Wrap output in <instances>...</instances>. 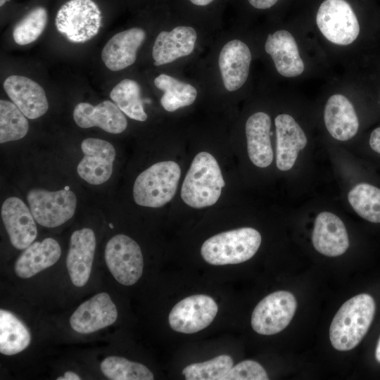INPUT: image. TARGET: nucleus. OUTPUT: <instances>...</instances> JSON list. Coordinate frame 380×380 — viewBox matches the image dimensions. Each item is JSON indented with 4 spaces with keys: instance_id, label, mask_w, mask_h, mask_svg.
<instances>
[{
    "instance_id": "aec40b11",
    "label": "nucleus",
    "mask_w": 380,
    "mask_h": 380,
    "mask_svg": "<svg viewBox=\"0 0 380 380\" xmlns=\"http://www.w3.org/2000/svg\"><path fill=\"white\" fill-rule=\"evenodd\" d=\"M274 124L277 134V167L287 171L294 165L298 153L307 145L308 139L300 125L288 114L278 115Z\"/></svg>"
},
{
    "instance_id": "4c0bfd02",
    "label": "nucleus",
    "mask_w": 380,
    "mask_h": 380,
    "mask_svg": "<svg viewBox=\"0 0 380 380\" xmlns=\"http://www.w3.org/2000/svg\"><path fill=\"white\" fill-rule=\"evenodd\" d=\"M192 4L196 6H206L213 1V0H189Z\"/></svg>"
},
{
    "instance_id": "7c9ffc66",
    "label": "nucleus",
    "mask_w": 380,
    "mask_h": 380,
    "mask_svg": "<svg viewBox=\"0 0 380 380\" xmlns=\"http://www.w3.org/2000/svg\"><path fill=\"white\" fill-rule=\"evenodd\" d=\"M28 118L11 100H0V143L17 141L29 131Z\"/></svg>"
},
{
    "instance_id": "dca6fc26",
    "label": "nucleus",
    "mask_w": 380,
    "mask_h": 380,
    "mask_svg": "<svg viewBox=\"0 0 380 380\" xmlns=\"http://www.w3.org/2000/svg\"><path fill=\"white\" fill-rule=\"evenodd\" d=\"M117 317L115 305L102 292L82 303L71 315L70 324L77 333L90 334L113 324Z\"/></svg>"
},
{
    "instance_id": "ddd939ff",
    "label": "nucleus",
    "mask_w": 380,
    "mask_h": 380,
    "mask_svg": "<svg viewBox=\"0 0 380 380\" xmlns=\"http://www.w3.org/2000/svg\"><path fill=\"white\" fill-rule=\"evenodd\" d=\"M84 157L77 165L79 176L93 185L108 181L113 172L115 158L114 146L106 140L89 137L81 143Z\"/></svg>"
},
{
    "instance_id": "b1692460",
    "label": "nucleus",
    "mask_w": 380,
    "mask_h": 380,
    "mask_svg": "<svg viewBox=\"0 0 380 380\" xmlns=\"http://www.w3.org/2000/svg\"><path fill=\"white\" fill-rule=\"evenodd\" d=\"M61 249L53 238L35 241L25 248L14 264V271L20 278H30L54 265L60 258Z\"/></svg>"
},
{
    "instance_id": "6e6552de",
    "label": "nucleus",
    "mask_w": 380,
    "mask_h": 380,
    "mask_svg": "<svg viewBox=\"0 0 380 380\" xmlns=\"http://www.w3.org/2000/svg\"><path fill=\"white\" fill-rule=\"evenodd\" d=\"M316 23L322 34L338 45L353 43L360 32L357 17L345 0H325L320 5Z\"/></svg>"
},
{
    "instance_id": "412c9836",
    "label": "nucleus",
    "mask_w": 380,
    "mask_h": 380,
    "mask_svg": "<svg viewBox=\"0 0 380 380\" xmlns=\"http://www.w3.org/2000/svg\"><path fill=\"white\" fill-rule=\"evenodd\" d=\"M196 38V30L189 26L180 25L171 31H161L152 48L153 65L167 64L190 55L195 48Z\"/></svg>"
},
{
    "instance_id": "4be33fe9",
    "label": "nucleus",
    "mask_w": 380,
    "mask_h": 380,
    "mask_svg": "<svg viewBox=\"0 0 380 380\" xmlns=\"http://www.w3.org/2000/svg\"><path fill=\"white\" fill-rule=\"evenodd\" d=\"M265 50L272 57L277 72L282 76L293 77L304 70L294 37L286 30H278L267 36Z\"/></svg>"
},
{
    "instance_id": "2f4dec72",
    "label": "nucleus",
    "mask_w": 380,
    "mask_h": 380,
    "mask_svg": "<svg viewBox=\"0 0 380 380\" xmlns=\"http://www.w3.org/2000/svg\"><path fill=\"white\" fill-rule=\"evenodd\" d=\"M102 373L111 380H153V373L144 365L122 357L108 356L100 365Z\"/></svg>"
},
{
    "instance_id": "cd10ccee",
    "label": "nucleus",
    "mask_w": 380,
    "mask_h": 380,
    "mask_svg": "<svg viewBox=\"0 0 380 380\" xmlns=\"http://www.w3.org/2000/svg\"><path fill=\"white\" fill-rule=\"evenodd\" d=\"M31 335L27 327L10 311L0 310V353L13 355L30 345Z\"/></svg>"
},
{
    "instance_id": "9b49d317",
    "label": "nucleus",
    "mask_w": 380,
    "mask_h": 380,
    "mask_svg": "<svg viewBox=\"0 0 380 380\" xmlns=\"http://www.w3.org/2000/svg\"><path fill=\"white\" fill-rule=\"evenodd\" d=\"M217 311V304L210 296L193 295L182 299L172 308L168 317L169 324L179 333H196L208 327Z\"/></svg>"
},
{
    "instance_id": "20e7f679",
    "label": "nucleus",
    "mask_w": 380,
    "mask_h": 380,
    "mask_svg": "<svg viewBox=\"0 0 380 380\" xmlns=\"http://www.w3.org/2000/svg\"><path fill=\"white\" fill-rule=\"evenodd\" d=\"M261 235L251 227H242L221 232L203 243L201 254L213 265H234L251 259L261 244Z\"/></svg>"
},
{
    "instance_id": "e433bc0d",
    "label": "nucleus",
    "mask_w": 380,
    "mask_h": 380,
    "mask_svg": "<svg viewBox=\"0 0 380 380\" xmlns=\"http://www.w3.org/2000/svg\"><path fill=\"white\" fill-rule=\"evenodd\" d=\"M81 378L73 372H66L63 376L57 378V380H80Z\"/></svg>"
},
{
    "instance_id": "f704fd0d",
    "label": "nucleus",
    "mask_w": 380,
    "mask_h": 380,
    "mask_svg": "<svg viewBox=\"0 0 380 380\" xmlns=\"http://www.w3.org/2000/svg\"><path fill=\"white\" fill-rule=\"evenodd\" d=\"M369 145L375 152L380 154V127L374 129L371 133Z\"/></svg>"
},
{
    "instance_id": "a878e982",
    "label": "nucleus",
    "mask_w": 380,
    "mask_h": 380,
    "mask_svg": "<svg viewBox=\"0 0 380 380\" xmlns=\"http://www.w3.org/2000/svg\"><path fill=\"white\" fill-rule=\"evenodd\" d=\"M49 13L46 8L37 6L18 19L11 27L9 37L18 47H26L37 42L46 32Z\"/></svg>"
},
{
    "instance_id": "7ed1b4c3",
    "label": "nucleus",
    "mask_w": 380,
    "mask_h": 380,
    "mask_svg": "<svg viewBox=\"0 0 380 380\" xmlns=\"http://www.w3.org/2000/svg\"><path fill=\"white\" fill-rule=\"evenodd\" d=\"M225 183L217 161L210 153L202 151L194 158L181 189L183 201L194 208L214 205Z\"/></svg>"
},
{
    "instance_id": "f8f14e48",
    "label": "nucleus",
    "mask_w": 380,
    "mask_h": 380,
    "mask_svg": "<svg viewBox=\"0 0 380 380\" xmlns=\"http://www.w3.org/2000/svg\"><path fill=\"white\" fill-rule=\"evenodd\" d=\"M146 37L145 30L139 27H132L110 37L99 53L100 61L105 70L117 72L132 65Z\"/></svg>"
},
{
    "instance_id": "1a4fd4ad",
    "label": "nucleus",
    "mask_w": 380,
    "mask_h": 380,
    "mask_svg": "<svg viewBox=\"0 0 380 380\" xmlns=\"http://www.w3.org/2000/svg\"><path fill=\"white\" fill-rule=\"evenodd\" d=\"M105 261L113 277L122 285L132 286L142 275L144 259L141 248L127 235L117 234L108 241Z\"/></svg>"
},
{
    "instance_id": "f257e3e1",
    "label": "nucleus",
    "mask_w": 380,
    "mask_h": 380,
    "mask_svg": "<svg viewBox=\"0 0 380 380\" xmlns=\"http://www.w3.org/2000/svg\"><path fill=\"white\" fill-rule=\"evenodd\" d=\"M103 15L94 0H68L53 19L54 39L65 48L80 49L94 42L103 30Z\"/></svg>"
},
{
    "instance_id": "5701e85b",
    "label": "nucleus",
    "mask_w": 380,
    "mask_h": 380,
    "mask_svg": "<svg viewBox=\"0 0 380 380\" xmlns=\"http://www.w3.org/2000/svg\"><path fill=\"white\" fill-rule=\"evenodd\" d=\"M324 120L329 134L339 141L353 138L359 128V120L351 102L342 94H334L327 100Z\"/></svg>"
},
{
    "instance_id": "bb28decb",
    "label": "nucleus",
    "mask_w": 380,
    "mask_h": 380,
    "mask_svg": "<svg viewBox=\"0 0 380 380\" xmlns=\"http://www.w3.org/2000/svg\"><path fill=\"white\" fill-rule=\"evenodd\" d=\"M109 98L129 118L144 122L145 112L139 84L134 80L125 78L118 82L109 91Z\"/></svg>"
},
{
    "instance_id": "72a5a7b5",
    "label": "nucleus",
    "mask_w": 380,
    "mask_h": 380,
    "mask_svg": "<svg viewBox=\"0 0 380 380\" xmlns=\"http://www.w3.org/2000/svg\"><path fill=\"white\" fill-rule=\"evenodd\" d=\"M265 369L257 362L244 360L235 366L222 377V380H267Z\"/></svg>"
},
{
    "instance_id": "2eb2a0df",
    "label": "nucleus",
    "mask_w": 380,
    "mask_h": 380,
    "mask_svg": "<svg viewBox=\"0 0 380 380\" xmlns=\"http://www.w3.org/2000/svg\"><path fill=\"white\" fill-rule=\"evenodd\" d=\"M1 215L12 246L19 250L29 246L37 238V229L30 209L19 198L6 199Z\"/></svg>"
},
{
    "instance_id": "39448f33",
    "label": "nucleus",
    "mask_w": 380,
    "mask_h": 380,
    "mask_svg": "<svg viewBox=\"0 0 380 380\" xmlns=\"http://www.w3.org/2000/svg\"><path fill=\"white\" fill-rule=\"evenodd\" d=\"M180 175L181 169L174 161L152 165L140 173L134 182V201L144 207H162L175 195Z\"/></svg>"
},
{
    "instance_id": "ea45409f",
    "label": "nucleus",
    "mask_w": 380,
    "mask_h": 380,
    "mask_svg": "<svg viewBox=\"0 0 380 380\" xmlns=\"http://www.w3.org/2000/svg\"><path fill=\"white\" fill-rule=\"evenodd\" d=\"M8 0H0V7L2 8Z\"/></svg>"
},
{
    "instance_id": "4468645a",
    "label": "nucleus",
    "mask_w": 380,
    "mask_h": 380,
    "mask_svg": "<svg viewBox=\"0 0 380 380\" xmlns=\"http://www.w3.org/2000/svg\"><path fill=\"white\" fill-rule=\"evenodd\" d=\"M72 118L80 128L96 127L110 134H120L127 127L125 115L110 99L96 105L80 101L74 107Z\"/></svg>"
},
{
    "instance_id": "473e14b6",
    "label": "nucleus",
    "mask_w": 380,
    "mask_h": 380,
    "mask_svg": "<svg viewBox=\"0 0 380 380\" xmlns=\"http://www.w3.org/2000/svg\"><path fill=\"white\" fill-rule=\"evenodd\" d=\"M232 367V358L221 355L203 362L189 365L182 374L186 380H222Z\"/></svg>"
},
{
    "instance_id": "c756f323",
    "label": "nucleus",
    "mask_w": 380,
    "mask_h": 380,
    "mask_svg": "<svg viewBox=\"0 0 380 380\" xmlns=\"http://www.w3.org/2000/svg\"><path fill=\"white\" fill-rule=\"evenodd\" d=\"M348 199L361 217L380 223V189L367 183H360L350 191Z\"/></svg>"
},
{
    "instance_id": "0eeeda50",
    "label": "nucleus",
    "mask_w": 380,
    "mask_h": 380,
    "mask_svg": "<svg viewBox=\"0 0 380 380\" xmlns=\"http://www.w3.org/2000/svg\"><path fill=\"white\" fill-rule=\"evenodd\" d=\"M1 84L8 99L28 119L36 120L48 111L49 102L46 87L34 76L13 71L4 77Z\"/></svg>"
},
{
    "instance_id": "9d476101",
    "label": "nucleus",
    "mask_w": 380,
    "mask_h": 380,
    "mask_svg": "<svg viewBox=\"0 0 380 380\" xmlns=\"http://www.w3.org/2000/svg\"><path fill=\"white\" fill-rule=\"evenodd\" d=\"M297 308L294 296L286 291L272 293L254 308L251 326L258 334L273 335L284 330L291 321Z\"/></svg>"
},
{
    "instance_id": "6ab92c4d",
    "label": "nucleus",
    "mask_w": 380,
    "mask_h": 380,
    "mask_svg": "<svg viewBox=\"0 0 380 380\" xmlns=\"http://www.w3.org/2000/svg\"><path fill=\"white\" fill-rule=\"evenodd\" d=\"M251 62V53L242 41L234 39L222 47L218 59L223 84L229 91L241 88L246 81Z\"/></svg>"
},
{
    "instance_id": "58836bf2",
    "label": "nucleus",
    "mask_w": 380,
    "mask_h": 380,
    "mask_svg": "<svg viewBox=\"0 0 380 380\" xmlns=\"http://www.w3.org/2000/svg\"><path fill=\"white\" fill-rule=\"evenodd\" d=\"M375 357L376 360L380 363V338L376 345V348L375 350Z\"/></svg>"
},
{
    "instance_id": "f3484780",
    "label": "nucleus",
    "mask_w": 380,
    "mask_h": 380,
    "mask_svg": "<svg viewBox=\"0 0 380 380\" xmlns=\"http://www.w3.org/2000/svg\"><path fill=\"white\" fill-rule=\"evenodd\" d=\"M96 245L94 232L89 228L76 230L70 236L66 267L75 286H84L89 279Z\"/></svg>"
},
{
    "instance_id": "c9c22d12",
    "label": "nucleus",
    "mask_w": 380,
    "mask_h": 380,
    "mask_svg": "<svg viewBox=\"0 0 380 380\" xmlns=\"http://www.w3.org/2000/svg\"><path fill=\"white\" fill-rule=\"evenodd\" d=\"M251 6L258 9H266L274 6L278 0H248Z\"/></svg>"
},
{
    "instance_id": "f03ea898",
    "label": "nucleus",
    "mask_w": 380,
    "mask_h": 380,
    "mask_svg": "<svg viewBox=\"0 0 380 380\" xmlns=\"http://www.w3.org/2000/svg\"><path fill=\"white\" fill-rule=\"evenodd\" d=\"M376 305L367 293L346 301L335 315L329 329L332 346L340 351L354 348L367 334L374 318Z\"/></svg>"
},
{
    "instance_id": "423d86ee",
    "label": "nucleus",
    "mask_w": 380,
    "mask_h": 380,
    "mask_svg": "<svg viewBox=\"0 0 380 380\" xmlns=\"http://www.w3.org/2000/svg\"><path fill=\"white\" fill-rule=\"evenodd\" d=\"M27 200L35 221L49 228L68 221L77 206L76 196L68 187L56 191L33 189L27 193Z\"/></svg>"
},
{
    "instance_id": "c85d7f7f",
    "label": "nucleus",
    "mask_w": 380,
    "mask_h": 380,
    "mask_svg": "<svg viewBox=\"0 0 380 380\" xmlns=\"http://www.w3.org/2000/svg\"><path fill=\"white\" fill-rule=\"evenodd\" d=\"M154 85L163 91L160 104L168 112L191 105L197 96L196 89L190 84L182 82L167 74L155 77Z\"/></svg>"
},
{
    "instance_id": "393cba45",
    "label": "nucleus",
    "mask_w": 380,
    "mask_h": 380,
    "mask_svg": "<svg viewBox=\"0 0 380 380\" xmlns=\"http://www.w3.org/2000/svg\"><path fill=\"white\" fill-rule=\"evenodd\" d=\"M270 127V117L264 112L253 114L246 122L248 154L251 161L259 167H266L273 160Z\"/></svg>"
},
{
    "instance_id": "a211bd4d",
    "label": "nucleus",
    "mask_w": 380,
    "mask_h": 380,
    "mask_svg": "<svg viewBox=\"0 0 380 380\" xmlns=\"http://www.w3.org/2000/svg\"><path fill=\"white\" fill-rule=\"evenodd\" d=\"M312 242L319 253L329 257L341 255L349 247L348 235L343 221L330 212H322L316 217Z\"/></svg>"
}]
</instances>
